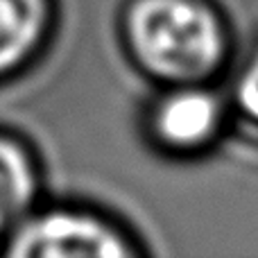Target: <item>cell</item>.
Masks as SVG:
<instances>
[{"label":"cell","instance_id":"1","mask_svg":"<svg viewBox=\"0 0 258 258\" xmlns=\"http://www.w3.org/2000/svg\"><path fill=\"white\" fill-rule=\"evenodd\" d=\"M122 39L143 73L165 86L206 84L227 59V27L206 0H132Z\"/></svg>","mask_w":258,"mask_h":258},{"label":"cell","instance_id":"2","mask_svg":"<svg viewBox=\"0 0 258 258\" xmlns=\"http://www.w3.org/2000/svg\"><path fill=\"white\" fill-rule=\"evenodd\" d=\"M5 251L18 258H111L136 254L129 238L116 224L77 209H32L5 238Z\"/></svg>","mask_w":258,"mask_h":258},{"label":"cell","instance_id":"3","mask_svg":"<svg viewBox=\"0 0 258 258\" xmlns=\"http://www.w3.org/2000/svg\"><path fill=\"white\" fill-rule=\"evenodd\" d=\"M229 109L206 84H174L152 102L147 134L170 154H197L218 141Z\"/></svg>","mask_w":258,"mask_h":258},{"label":"cell","instance_id":"4","mask_svg":"<svg viewBox=\"0 0 258 258\" xmlns=\"http://www.w3.org/2000/svg\"><path fill=\"white\" fill-rule=\"evenodd\" d=\"M52 25L50 0H0V77L34 59Z\"/></svg>","mask_w":258,"mask_h":258},{"label":"cell","instance_id":"5","mask_svg":"<svg viewBox=\"0 0 258 258\" xmlns=\"http://www.w3.org/2000/svg\"><path fill=\"white\" fill-rule=\"evenodd\" d=\"M39 168L32 152L14 136L0 132V240L34 209Z\"/></svg>","mask_w":258,"mask_h":258},{"label":"cell","instance_id":"6","mask_svg":"<svg viewBox=\"0 0 258 258\" xmlns=\"http://www.w3.org/2000/svg\"><path fill=\"white\" fill-rule=\"evenodd\" d=\"M231 95L238 116L258 132V43L251 48V52L238 68Z\"/></svg>","mask_w":258,"mask_h":258}]
</instances>
